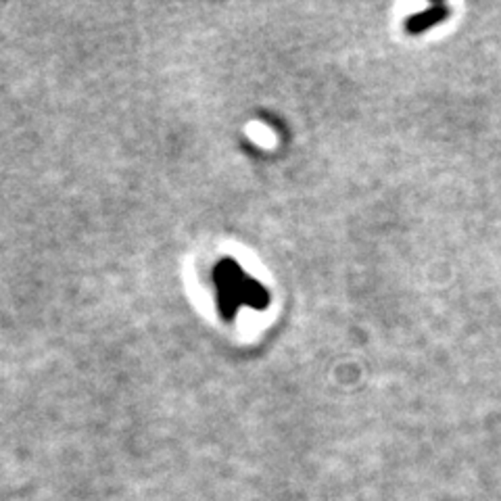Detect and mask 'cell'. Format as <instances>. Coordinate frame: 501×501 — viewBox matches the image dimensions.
I'll return each mask as SVG.
<instances>
[{"label": "cell", "mask_w": 501, "mask_h": 501, "mask_svg": "<svg viewBox=\"0 0 501 501\" xmlns=\"http://www.w3.org/2000/svg\"><path fill=\"white\" fill-rule=\"evenodd\" d=\"M447 13H449V9H447L445 5L430 7V9H426V11L418 13V15H412V17L408 19V24H406V30L412 32V34H420V32L432 28L435 24L443 21V19L447 17Z\"/></svg>", "instance_id": "1"}]
</instances>
